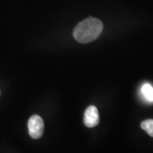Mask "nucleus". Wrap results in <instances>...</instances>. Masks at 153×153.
<instances>
[{"mask_svg":"<svg viewBox=\"0 0 153 153\" xmlns=\"http://www.w3.org/2000/svg\"><path fill=\"white\" fill-rule=\"evenodd\" d=\"M102 30V22L97 19L89 17L76 25L73 30V36L79 43H88L97 39Z\"/></svg>","mask_w":153,"mask_h":153,"instance_id":"f257e3e1","label":"nucleus"},{"mask_svg":"<svg viewBox=\"0 0 153 153\" xmlns=\"http://www.w3.org/2000/svg\"><path fill=\"white\" fill-rule=\"evenodd\" d=\"M28 128L30 136L33 139L41 137L44 132V122L41 116L33 115L28 122Z\"/></svg>","mask_w":153,"mask_h":153,"instance_id":"f03ea898","label":"nucleus"},{"mask_svg":"<svg viewBox=\"0 0 153 153\" xmlns=\"http://www.w3.org/2000/svg\"><path fill=\"white\" fill-rule=\"evenodd\" d=\"M84 123L87 127L93 128L99 123L98 109L94 106H90L86 109L84 116Z\"/></svg>","mask_w":153,"mask_h":153,"instance_id":"7ed1b4c3","label":"nucleus"},{"mask_svg":"<svg viewBox=\"0 0 153 153\" xmlns=\"http://www.w3.org/2000/svg\"><path fill=\"white\" fill-rule=\"evenodd\" d=\"M141 92L145 100L149 102H153V87L150 84H144L141 88Z\"/></svg>","mask_w":153,"mask_h":153,"instance_id":"20e7f679","label":"nucleus"},{"mask_svg":"<svg viewBox=\"0 0 153 153\" xmlns=\"http://www.w3.org/2000/svg\"><path fill=\"white\" fill-rule=\"evenodd\" d=\"M142 129L147 132L151 137H153V119H148L143 120L140 124Z\"/></svg>","mask_w":153,"mask_h":153,"instance_id":"39448f33","label":"nucleus"}]
</instances>
